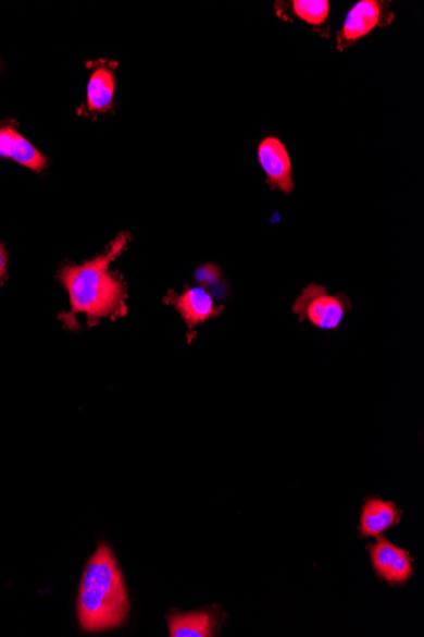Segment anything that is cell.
Returning a JSON list of instances; mask_svg holds the SVG:
<instances>
[{"instance_id": "30bf717a", "label": "cell", "mask_w": 424, "mask_h": 637, "mask_svg": "<svg viewBox=\"0 0 424 637\" xmlns=\"http://www.w3.org/2000/svg\"><path fill=\"white\" fill-rule=\"evenodd\" d=\"M0 156L40 172L47 166V157L12 126L0 127Z\"/></svg>"}, {"instance_id": "8992f818", "label": "cell", "mask_w": 424, "mask_h": 637, "mask_svg": "<svg viewBox=\"0 0 424 637\" xmlns=\"http://www.w3.org/2000/svg\"><path fill=\"white\" fill-rule=\"evenodd\" d=\"M371 563L378 578L391 586H403L414 573L413 559L404 549L389 542L378 540L369 546Z\"/></svg>"}, {"instance_id": "4fadbf2b", "label": "cell", "mask_w": 424, "mask_h": 637, "mask_svg": "<svg viewBox=\"0 0 424 637\" xmlns=\"http://www.w3.org/2000/svg\"><path fill=\"white\" fill-rule=\"evenodd\" d=\"M196 278L201 283V286L207 287L217 282L219 278H221V272H219L217 268L212 267V265H207V267L197 271Z\"/></svg>"}, {"instance_id": "7a4b0ae2", "label": "cell", "mask_w": 424, "mask_h": 637, "mask_svg": "<svg viewBox=\"0 0 424 637\" xmlns=\"http://www.w3.org/2000/svg\"><path fill=\"white\" fill-rule=\"evenodd\" d=\"M77 613L87 633L116 628L130 613L124 576L108 544L98 546L87 563L80 580Z\"/></svg>"}, {"instance_id": "5bb4252c", "label": "cell", "mask_w": 424, "mask_h": 637, "mask_svg": "<svg viewBox=\"0 0 424 637\" xmlns=\"http://www.w3.org/2000/svg\"><path fill=\"white\" fill-rule=\"evenodd\" d=\"M7 262H9V256H7L3 245L0 244V285L7 275Z\"/></svg>"}, {"instance_id": "6da1fadb", "label": "cell", "mask_w": 424, "mask_h": 637, "mask_svg": "<svg viewBox=\"0 0 424 637\" xmlns=\"http://www.w3.org/2000/svg\"><path fill=\"white\" fill-rule=\"evenodd\" d=\"M130 236L120 234L104 253L82 265H67L60 270L59 279L70 294L71 313L62 320L72 329L77 315L86 316L93 326L104 318L116 320L127 314V292L123 277L111 271V265L125 252Z\"/></svg>"}, {"instance_id": "ba28073f", "label": "cell", "mask_w": 424, "mask_h": 637, "mask_svg": "<svg viewBox=\"0 0 424 637\" xmlns=\"http://www.w3.org/2000/svg\"><path fill=\"white\" fill-rule=\"evenodd\" d=\"M275 11L279 19L287 22L295 20L312 26L316 33L325 34L324 27L328 26L331 3L328 0H291V2H276Z\"/></svg>"}, {"instance_id": "5b68a950", "label": "cell", "mask_w": 424, "mask_h": 637, "mask_svg": "<svg viewBox=\"0 0 424 637\" xmlns=\"http://www.w3.org/2000/svg\"><path fill=\"white\" fill-rule=\"evenodd\" d=\"M257 156L270 188L290 195L295 189L294 170L285 144L276 136H267L260 143Z\"/></svg>"}, {"instance_id": "52a82bcc", "label": "cell", "mask_w": 424, "mask_h": 637, "mask_svg": "<svg viewBox=\"0 0 424 637\" xmlns=\"http://www.w3.org/2000/svg\"><path fill=\"white\" fill-rule=\"evenodd\" d=\"M166 305L172 306L184 318L189 330H195L197 326L208 322L211 318L221 316L224 307L216 306L214 298L207 287L192 286L186 287L184 293L177 294L170 292L164 298Z\"/></svg>"}, {"instance_id": "8fae6325", "label": "cell", "mask_w": 424, "mask_h": 637, "mask_svg": "<svg viewBox=\"0 0 424 637\" xmlns=\"http://www.w3.org/2000/svg\"><path fill=\"white\" fill-rule=\"evenodd\" d=\"M115 73L110 65H97L90 75L87 88V108L92 112H105L111 109L115 96Z\"/></svg>"}, {"instance_id": "3957f363", "label": "cell", "mask_w": 424, "mask_h": 637, "mask_svg": "<svg viewBox=\"0 0 424 637\" xmlns=\"http://www.w3.org/2000/svg\"><path fill=\"white\" fill-rule=\"evenodd\" d=\"M351 309V301L345 293L331 294L327 287L317 284L305 286L292 305V314L300 322L307 321L325 331L338 330Z\"/></svg>"}, {"instance_id": "277c9868", "label": "cell", "mask_w": 424, "mask_h": 637, "mask_svg": "<svg viewBox=\"0 0 424 637\" xmlns=\"http://www.w3.org/2000/svg\"><path fill=\"white\" fill-rule=\"evenodd\" d=\"M396 20L390 2L384 0H361L356 3L336 36L338 51H346L378 27H388Z\"/></svg>"}, {"instance_id": "7c38bea8", "label": "cell", "mask_w": 424, "mask_h": 637, "mask_svg": "<svg viewBox=\"0 0 424 637\" xmlns=\"http://www.w3.org/2000/svg\"><path fill=\"white\" fill-rule=\"evenodd\" d=\"M217 620L210 612L177 613L169 620L172 637H210L216 634Z\"/></svg>"}, {"instance_id": "9c48e42d", "label": "cell", "mask_w": 424, "mask_h": 637, "mask_svg": "<svg viewBox=\"0 0 424 637\" xmlns=\"http://www.w3.org/2000/svg\"><path fill=\"white\" fill-rule=\"evenodd\" d=\"M403 512L392 502L373 498L362 506L359 532L363 538L377 537L397 526Z\"/></svg>"}]
</instances>
